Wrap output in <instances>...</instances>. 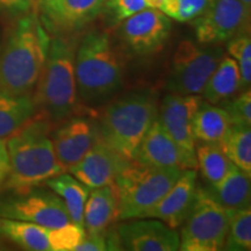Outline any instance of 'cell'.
Wrapping results in <instances>:
<instances>
[{"mask_svg":"<svg viewBox=\"0 0 251 251\" xmlns=\"http://www.w3.org/2000/svg\"><path fill=\"white\" fill-rule=\"evenodd\" d=\"M75 72L78 97L86 103L112 98L124 84V67L111 37L91 31L77 47Z\"/></svg>","mask_w":251,"mask_h":251,"instance_id":"obj_4","label":"cell"},{"mask_svg":"<svg viewBox=\"0 0 251 251\" xmlns=\"http://www.w3.org/2000/svg\"><path fill=\"white\" fill-rule=\"evenodd\" d=\"M0 218L27 221L47 228H58L71 222L61 198L54 191L39 186L13 191L0 199Z\"/></svg>","mask_w":251,"mask_h":251,"instance_id":"obj_9","label":"cell"},{"mask_svg":"<svg viewBox=\"0 0 251 251\" xmlns=\"http://www.w3.org/2000/svg\"><path fill=\"white\" fill-rule=\"evenodd\" d=\"M178 168H156L129 161L114 181L118 219H144L181 174Z\"/></svg>","mask_w":251,"mask_h":251,"instance_id":"obj_6","label":"cell"},{"mask_svg":"<svg viewBox=\"0 0 251 251\" xmlns=\"http://www.w3.org/2000/svg\"><path fill=\"white\" fill-rule=\"evenodd\" d=\"M122 249L131 251H177L179 235L157 219L137 220L118 227Z\"/></svg>","mask_w":251,"mask_h":251,"instance_id":"obj_18","label":"cell"},{"mask_svg":"<svg viewBox=\"0 0 251 251\" xmlns=\"http://www.w3.org/2000/svg\"><path fill=\"white\" fill-rule=\"evenodd\" d=\"M198 42L218 45L249 33L250 7L241 0H212L203 13L193 20Z\"/></svg>","mask_w":251,"mask_h":251,"instance_id":"obj_10","label":"cell"},{"mask_svg":"<svg viewBox=\"0 0 251 251\" xmlns=\"http://www.w3.org/2000/svg\"><path fill=\"white\" fill-rule=\"evenodd\" d=\"M227 112L230 124L251 127V92L250 89L219 103Z\"/></svg>","mask_w":251,"mask_h":251,"instance_id":"obj_32","label":"cell"},{"mask_svg":"<svg viewBox=\"0 0 251 251\" xmlns=\"http://www.w3.org/2000/svg\"><path fill=\"white\" fill-rule=\"evenodd\" d=\"M233 213L216 202L205 187L198 186L196 202L181 225L179 250L218 251L224 249Z\"/></svg>","mask_w":251,"mask_h":251,"instance_id":"obj_7","label":"cell"},{"mask_svg":"<svg viewBox=\"0 0 251 251\" xmlns=\"http://www.w3.org/2000/svg\"><path fill=\"white\" fill-rule=\"evenodd\" d=\"M108 250L107 231L101 234H86L83 242L78 244L75 251H105Z\"/></svg>","mask_w":251,"mask_h":251,"instance_id":"obj_35","label":"cell"},{"mask_svg":"<svg viewBox=\"0 0 251 251\" xmlns=\"http://www.w3.org/2000/svg\"><path fill=\"white\" fill-rule=\"evenodd\" d=\"M0 233L9 242L17 244L24 250L51 251L48 228L43 226L27 221L0 218Z\"/></svg>","mask_w":251,"mask_h":251,"instance_id":"obj_25","label":"cell"},{"mask_svg":"<svg viewBox=\"0 0 251 251\" xmlns=\"http://www.w3.org/2000/svg\"><path fill=\"white\" fill-rule=\"evenodd\" d=\"M198 186L196 169L183 170L170 190L147 213L144 219H157L174 229L180 227L196 202Z\"/></svg>","mask_w":251,"mask_h":251,"instance_id":"obj_17","label":"cell"},{"mask_svg":"<svg viewBox=\"0 0 251 251\" xmlns=\"http://www.w3.org/2000/svg\"><path fill=\"white\" fill-rule=\"evenodd\" d=\"M9 249V241L4 235L0 233V250H8Z\"/></svg>","mask_w":251,"mask_h":251,"instance_id":"obj_38","label":"cell"},{"mask_svg":"<svg viewBox=\"0 0 251 251\" xmlns=\"http://www.w3.org/2000/svg\"><path fill=\"white\" fill-rule=\"evenodd\" d=\"M171 29L170 18L161 9L144 8L122 21L120 36L130 52L143 57L159 51Z\"/></svg>","mask_w":251,"mask_h":251,"instance_id":"obj_11","label":"cell"},{"mask_svg":"<svg viewBox=\"0 0 251 251\" xmlns=\"http://www.w3.org/2000/svg\"><path fill=\"white\" fill-rule=\"evenodd\" d=\"M48 236L51 251H75L85 238L86 231L81 226L70 222L58 228H48Z\"/></svg>","mask_w":251,"mask_h":251,"instance_id":"obj_31","label":"cell"},{"mask_svg":"<svg viewBox=\"0 0 251 251\" xmlns=\"http://www.w3.org/2000/svg\"><path fill=\"white\" fill-rule=\"evenodd\" d=\"M105 0H40L41 20L48 30H78L102 11Z\"/></svg>","mask_w":251,"mask_h":251,"instance_id":"obj_16","label":"cell"},{"mask_svg":"<svg viewBox=\"0 0 251 251\" xmlns=\"http://www.w3.org/2000/svg\"><path fill=\"white\" fill-rule=\"evenodd\" d=\"M118 196L114 184L92 188L84 207V229L86 234L107 231L118 219Z\"/></svg>","mask_w":251,"mask_h":251,"instance_id":"obj_19","label":"cell"},{"mask_svg":"<svg viewBox=\"0 0 251 251\" xmlns=\"http://www.w3.org/2000/svg\"><path fill=\"white\" fill-rule=\"evenodd\" d=\"M212 0H165L159 8L165 15L179 23H190L199 18Z\"/></svg>","mask_w":251,"mask_h":251,"instance_id":"obj_29","label":"cell"},{"mask_svg":"<svg viewBox=\"0 0 251 251\" xmlns=\"http://www.w3.org/2000/svg\"><path fill=\"white\" fill-rule=\"evenodd\" d=\"M147 7L144 0H105L102 9L112 24H119Z\"/></svg>","mask_w":251,"mask_h":251,"instance_id":"obj_33","label":"cell"},{"mask_svg":"<svg viewBox=\"0 0 251 251\" xmlns=\"http://www.w3.org/2000/svg\"><path fill=\"white\" fill-rule=\"evenodd\" d=\"M99 139L98 122L87 117L65 119L51 133L56 157L65 172L76 165Z\"/></svg>","mask_w":251,"mask_h":251,"instance_id":"obj_13","label":"cell"},{"mask_svg":"<svg viewBox=\"0 0 251 251\" xmlns=\"http://www.w3.org/2000/svg\"><path fill=\"white\" fill-rule=\"evenodd\" d=\"M76 51V42L72 39L56 36L50 40L33 97L36 107L51 122L65 120L77 112L79 97L75 72Z\"/></svg>","mask_w":251,"mask_h":251,"instance_id":"obj_3","label":"cell"},{"mask_svg":"<svg viewBox=\"0 0 251 251\" xmlns=\"http://www.w3.org/2000/svg\"><path fill=\"white\" fill-rule=\"evenodd\" d=\"M198 169L209 184H215L225 177L233 165L219 143L200 142L196 144Z\"/></svg>","mask_w":251,"mask_h":251,"instance_id":"obj_26","label":"cell"},{"mask_svg":"<svg viewBox=\"0 0 251 251\" xmlns=\"http://www.w3.org/2000/svg\"><path fill=\"white\" fill-rule=\"evenodd\" d=\"M158 115L156 96L135 91L109 103L99 121L100 140L126 158L133 155Z\"/></svg>","mask_w":251,"mask_h":251,"instance_id":"obj_5","label":"cell"},{"mask_svg":"<svg viewBox=\"0 0 251 251\" xmlns=\"http://www.w3.org/2000/svg\"><path fill=\"white\" fill-rule=\"evenodd\" d=\"M165 0H144L147 7L148 8H157L159 9L162 7V5L164 4Z\"/></svg>","mask_w":251,"mask_h":251,"instance_id":"obj_37","label":"cell"},{"mask_svg":"<svg viewBox=\"0 0 251 251\" xmlns=\"http://www.w3.org/2000/svg\"><path fill=\"white\" fill-rule=\"evenodd\" d=\"M242 89V81L236 61L230 56L225 55L209 77L201 94L205 101L219 105L236 96Z\"/></svg>","mask_w":251,"mask_h":251,"instance_id":"obj_22","label":"cell"},{"mask_svg":"<svg viewBox=\"0 0 251 251\" xmlns=\"http://www.w3.org/2000/svg\"><path fill=\"white\" fill-rule=\"evenodd\" d=\"M9 174V157L4 139H0V186L4 184Z\"/></svg>","mask_w":251,"mask_h":251,"instance_id":"obj_36","label":"cell"},{"mask_svg":"<svg viewBox=\"0 0 251 251\" xmlns=\"http://www.w3.org/2000/svg\"><path fill=\"white\" fill-rule=\"evenodd\" d=\"M229 161L251 176V131L250 127L231 125L219 143Z\"/></svg>","mask_w":251,"mask_h":251,"instance_id":"obj_27","label":"cell"},{"mask_svg":"<svg viewBox=\"0 0 251 251\" xmlns=\"http://www.w3.org/2000/svg\"><path fill=\"white\" fill-rule=\"evenodd\" d=\"M206 190L216 202L230 212L250 207V175L234 164L221 180L209 184Z\"/></svg>","mask_w":251,"mask_h":251,"instance_id":"obj_20","label":"cell"},{"mask_svg":"<svg viewBox=\"0 0 251 251\" xmlns=\"http://www.w3.org/2000/svg\"><path fill=\"white\" fill-rule=\"evenodd\" d=\"M230 126V119L221 106L202 100L192 122L194 139L200 142L220 143Z\"/></svg>","mask_w":251,"mask_h":251,"instance_id":"obj_24","label":"cell"},{"mask_svg":"<svg viewBox=\"0 0 251 251\" xmlns=\"http://www.w3.org/2000/svg\"><path fill=\"white\" fill-rule=\"evenodd\" d=\"M36 102L31 93H13L0 87V139L13 135L36 113Z\"/></svg>","mask_w":251,"mask_h":251,"instance_id":"obj_21","label":"cell"},{"mask_svg":"<svg viewBox=\"0 0 251 251\" xmlns=\"http://www.w3.org/2000/svg\"><path fill=\"white\" fill-rule=\"evenodd\" d=\"M202 98L198 94L169 93L158 107L157 119L176 142L191 152H196L192 122Z\"/></svg>","mask_w":251,"mask_h":251,"instance_id":"obj_14","label":"cell"},{"mask_svg":"<svg viewBox=\"0 0 251 251\" xmlns=\"http://www.w3.org/2000/svg\"><path fill=\"white\" fill-rule=\"evenodd\" d=\"M50 40L36 12L19 19L0 51V87L31 93L46 63Z\"/></svg>","mask_w":251,"mask_h":251,"instance_id":"obj_2","label":"cell"},{"mask_svg":"<svg viewBox=\"0 0 251 251\" xmlns=\"http://www.w3.org/2000/svg\"><path fill=\"white\" fill-rule=\"evenodd\" d=\"M35 0H0V14L9 18L23 17L31 12Z\"/></svg>","mask_w":251,"mask_h":251,"instance_id":"obj_34","label":"cell"},{"mask_svg":"<svg viewBox=\"0 0 251 251\" xmlns=\"http://www.w3.org/2000/svg\"><path fill=\"white\" fill-rule=\"evenodd\" d=\"M45 184L63 200L71 222L84 227V207L91 188L65 172L50 178Z\"/></svg>","mask_w":251,"mask_h":251,"instance_id":"obj_23","label":"cell"},{"mask_svg":"<svg viewBox=\"0 0 251 251\" xmlns=\"http://www.w3.org/2000/svg\"><path fill=\"white\" fill-rule=\"evenodd\" d=\"M227 50L231 58L236 61L244 90L251 83V40L249 34H242L228 41Z\"/></svg>","mask_w":251,"mask_h":251,"instance_id":"obj_30","label":"cell"},{"mask_svg":"<svg viewBox=\"0 0 251 251\" xmlns=\"http://www.w3.org/2000/svg\"><path fill=\"white\" fill-rule=\"evenodd\" d=\"M131 161L156 168H178L198 170L196 152L180 147L166 133L158 119L153 121L135 150Z\"/></svg>","mask_w":251,"mask_h":251,"instance_id":"obj_12","label":"cell"},{"mask_svg":"<svg viewBox=\"0 0 251 251\" xmlns=\"http://www.w3.org/2000/svg\"><path fill=\"white\" fill-rule=\"evenodd\" d=\"M224 56L219 47L181 41L172 57L166 87L170 93L200 96Z\"/></svg>","mask_w":251,"mask_h":251,"instance_id":"obj_8","label":"cell"},{"mask_svg":"<svg viewBox=\"0 0 251 251\" xmlns=\"http://www.w3.org/2000/svg\"><path fill=\"white\" fill-rule=\"evenodd\" d=\"M241 1H242L244 5H247L248 7H250L251 6V0H241Z\"/></svg>","mask_w":251,"mask_h":251,"instance_id":"obj_39","label":"cell"},{"mask_svg":"<svg viewBox=\"0 0 251 251\" xmlns=\"http://www.w3.org/2000/svg\"><path fill=\"white\" fill-rule=\"evenodd\" d=\"M224 249L229 251H249L251 249L250 207L231 214Z\"/></svg>","mask_w":251,"mask_h":251,"instance_id":"obj_28","label":"cell"},{"mask_svg":"<svg viewBox=\"0 0 251 251\" xmlns=\"http://www.w3.org/2000/svg\"><path fill=\"white\" fill-rule=\"evenodd\" d=\"M130 159L126 158L103 141L98 140L85 156L68 172L87 187H101L114 184Z\"/></svg>","mask_w":251,"mask_h":251,"instance_id":"obj_15","label":"cell"},{"mask_svg":"<svg viewBox=\"0 0 251 251\" xmlns=\"http://www.w3.org/2000/svg\"><path fill=\"white\" fill-rule=\"evenodd\" d=\"M9 174L4 181L8 190L25 191L40 186L64 169L56 157L51 141V121L46 117L31 119L6 141Z\"/></svg>","mask_w":251,"mask_h":251,"instance_id":"obj_1","label":"cell"}]
</instances>
